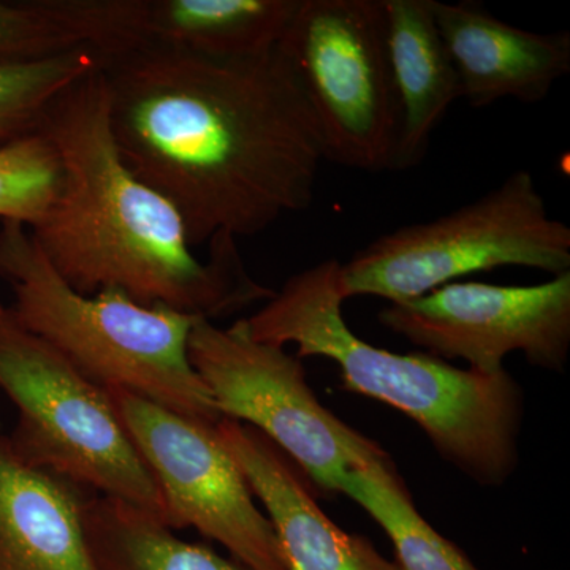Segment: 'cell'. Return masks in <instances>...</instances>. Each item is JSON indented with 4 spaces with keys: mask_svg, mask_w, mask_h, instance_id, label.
<instances>
[{
    "mask_svg": "<svg viewBox=\"0 0 570 570\" xmlns=\"http://www.w3.org/2000/svg\"><path fill=\"white\" fill-rule=\"evenodd\" d=\"M99 67L124 163L174 206L193 247L313 204L321 135L279 48L212 58L137 41Z\"/></svg>",
    "mask_w": 570,
    "mask_h": 570,
    "instance_id": "1",
    "label": "cell"
},
{
    "mask_svg": "<svg viewBox=\"0 0 570 570\" xmlns=\"http://www.w3.org/2000/svg\"><path fill=\"white\" fill-rule=\"evenodd\" d=\"M40 129L61 157L63 179L29 234L75 291H119L208 321L275 295L247 275L234 236H214L208 262L195 257L174 206L124 163L99 66L52 100Z\"/></svg>",
    "mask_w": 570,
    "mask_h": 570,
    "instance_id": "2",
    "label": "cell"
},
{
    "mask_svg": "<svg viewBox=\"0 0 570 570\" xmlns=\"http://www.w3.org/2000/svg\"><path fill=\"white\" fill-rule=\"evenodd\" d=\"M336 258L295 273L246 317L250 336L296 358L324 356L340 366L346 392L381 401L411 419L445 463L480 487L515 474L524 393L508 370L487 376L425 354L371 346L344 321Z\"/></svg>",
    "mask_w": 570,
    "mask_h": 570,
    "instance_id": "3",
    "label": "cell"
},
{
    "mask_svg": "<svg viewBox=\"0 0 570 570\" xmlns=\"http://www.w3.org/2000/svg\"><path fill=\"white\" fill-rule=\"evenodd\" d=\"M0 277L26 330L105 390H126L206 425L223 415L189 360L197 316L145 306L119 291L82 295L56 273L29 228L0 227Z\"/></svg>",
    "mask_w": 570,
    "mask_h": 570,
    "instance_id": "4",
    "label": "cell"
},
{
    "mask_svg": "<svg viewBox=\"0 0 570 570\" xmlns=\"http://www.w3.org/2000/svg\"><path fill=\"white\" fill-rule=\"evenodd\" d=\"M0 390L18 411L9 441L29 466L153 513L163 493L107 390L26 330L0 303Z\"/></svg>",
    "mask_w": 570,
    "mask_h": 570,
    "instance_id": "5",
    "label": "cell"
},
{
    "mask_svg": "<svg viewBox=\"0 0 570 570\" xmlns=\"http://www.w3.org/2000/svg\"><path fill=\"white\" fill-rule=\"evenodd\" d=\"M501 266L570 272V227L550 217L528 170L455 212L379 236L341 264L340 291L344 302L401 303Z\"/></svg>",
    "mask_w": 570,
    "mask_h": 570,
    "instance_id": "6",
    "label": "cell"
},
{
    "mask_svg": "<svg viewBox=\"0 0 570 570\" xmlns=\"http://www.w3.org/2000/svg\"><path fill=\"white\" fill-rule=\"evenodd\" d=\"M277 48L316 119L324 159L393 171L400 110L384 0H299Z\"/></svg>",
    "mask_w": 570,
    "mask_h": 570,
    "instance_id": "7",
    "label": "cell"
},
{
    "mask_svg": "<svg viewBox=\"0 0 570 570\" xmlns=\"http://www.w3.org/2000/svg\"><path fill=\"white\" fill-rule=\"evenodd\" d=\"M189 360L219 414L261 431L321 493L337 494L347 471L390 459L317 400L302 360L254 340L246 318L228 328L198 318Z\"/></svg>",
    "mask_w": 570,
    "mask_h": 570,
    "instance_id": "8",
    "label": "cell"
},
{
    "mask_svg": "<svg viewBox=\"0 0 570 570\" xmlns=\"http://www.w3.org/2000/svg\"><path fill=\"white\" fill-rule=\"evenodd\" d=\"M112 406L163 493L165 524L194 528L250 570H288L268 515L217 425H206L126 390H107Z\"/></svg>",
    "mask_w": 570,
    "mask_h": 570,
    "instance_id": "9",
    "label": "cell"
},
{
    "mask_svg": "<svg viewBox=\"0 0 570 570\" xmlns=\"http://www.w3.org/2000/svg\"><path fill=\"white\" fill-rule=\"evenodd\" d=\"M379 324L412 346L493 376L520 352L530 365L564 373L570 352V272L534 285L450 283L389 303Z\"/></svg>",
    "mask_w": 570,
    "mask_h": 570,
    "instance_id": "10",
    "label": "cell"
},
{
    "mask_svg": "<svg viewBox=\"0 0 570 570\" xmlns=\"http://www.w3.org/2000/svg\"><path fill=\"white\" fill-rule=\"evenodd\" d=\"M217 434L264 504L288 570H401L365 535L333 523L305 475L261 431L223 419Z\"/></svg>",
    "mask_w": 570,
    "mask_h": 570,
    "instance_id": "11",
    "label": "cell"
},
{
    "mask_svg": "<svg viewBox=\"0 0 570 570\" xmlns=\"http://www.w3.org/2000/svg\"><path fill=\"white\" fill-rule=\"evenodd\" d=\"M433 13L459 73L461 99L472 107L502 99L542 102L570 71L569 32L524 31L468 0H433Z\"/></svg>",
    "mask_w": 570,
    "mask_h": 570,
    "instance_id": "12",
    "label": "cell"
},
{
    "mask_svg": "<svg viewBox=\"0 0 570 570\" xmlns=\"http://www.w3.org/2000/svg\"><path fill=\"white\" fill-rule=\"evenodd\" d=\"M92 493L26 464L0 430V570H100L85 531Z\"/></svg>",
    "mask_w": 570,
    "mask_h": 570,
    "instance_id": "13",
    "label": "cell"
},
{
    "mask_svg": "<svg viewBox=\"0 0 570 570\" xmlns=\"http://www.w3.org/2000/svg\"><path fill=\"white\" fill-rule=\"evenodd\" d=\"M385 43L400 110L393 171L425 159L430 138L461 99L459 73L434 21L433 0H384Z\"/></svg>",
    "mask_w": 570,
    "mask_h": 570,
    "instance_id": "14",
    "label": "cell"
},
{
    "mask_svg": "<svg viewBox=\"0 0 570 570\" xmlns=\"http://www.w3.org/2000/svg\"><path fill=\"white\" fill-rule=\"evenodd\" d=\"M299 0H141L140 39L212 56L250 58L275 50Z\"/></svg>",
    "mask_w": 570,
    "mask_h": 570,
    "instance_id": "15",
    "label": "cell"
},
{
    "mask_svg": "<svg viewBox=\"0 0 570 570\" xmlns=\"http://www.w3.org/2000/svg\"><path fill=\"white\" fill-rule=\"evenodd\" d=\"M138 21L140 0H0V59L110 55L140 40Z\"/></svg>",
    "mask_w": 570,
    "mask_h": 570,
    "instance_id": "16",
    "label": "cell"
},
{
    "mask_svg": "<svg viewBox=\"0 0 570 570\" xmlns=\"http://www.w3.org/2000/svg\"><path fill=\"white\" fill-rule=\"evenodd\" d=\"M85 531L100 570H250L179 539L153 513L102 494L86 501Z\"/></svg>",
    "mask_w": 570,
    "mask_h": 570,
    "instance_id": "17",
    "label": "cell"
},
{
    "mask_svg": "<svg viewBox=\"0 0 570 570\" xmlns=\"http://www.w3.org/2000/svg\"><path fill=\"white\" fill-rule=\"evenodd\" d=\"M337 493L351 498L384 530L401 570H480L423 519L392 459L347 471Z\"/></svg>",
    "mask_w": 570,
    "mask_h": 570,
    "instance_id": "18",
    "label": "cell"
},
{
    "mask_svg": "<svg viewBox=\"0 0 570 570\" xmlns=\"http://www.w3.org/2000/svg\"><path fill=\"white\" fill-rule=\"evenodd\" d=\"M99 66L91 48L32 59H0V146L39 130L52 100Z\"/></svg>",
    "mask_w": 570,
    "mask_h": 570,
    "instance_id": "19",
    "label": "cell"
},
{
    "mask_svg": "<svg viewBox=\"0 0 570 570\" xmlns=\"http://www.w3.org/2000/svg\"><path fill=\"white\" fill-rule=\"evenodd\" d=\"M61 157L40 129L0 146V219L28 228L50 212L62 189Z\"/></svg>",
    "mask_w": 570,
    "mask_h": 570,
    "instance_id": "20",
    "label": "cell"
}]
</instances>
